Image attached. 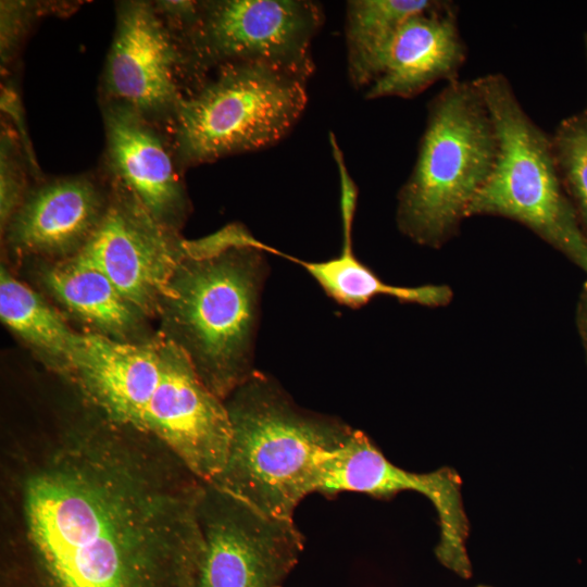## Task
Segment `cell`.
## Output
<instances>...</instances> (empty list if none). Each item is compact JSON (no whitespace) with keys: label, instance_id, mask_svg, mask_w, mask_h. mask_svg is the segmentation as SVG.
I'll return each mask as SVG.
<instances>
[{"label":"cell","instance_id":"1","mask_svg":"<svg viewBox=\"0 0 587 587\" xmlns=\"http://www.w3.org/2000/svg\"><path fill=\"white\" fill-rule=\"evenodd\" d=\"M0 587H183L205 482L77 399L1 457Z\"/></svg>","mask_w":587,"mask_h":587},{"label":"cell","instance_id":"2","mask_svg":"<svg viewBox=\"0 0 587 587\" xmlns=\"http://www.w3.org/2000/svg\"><path fill=\"white\" fill-rule=\"evenodd\" d=\"M268 249L238 224L202 238L174 271L159 305L157 330L223 401L254 371Z\"/></svg>","mask_w":587,"mask_h":587},{"label":"cell","instance_id":"3","mask_svg":"<svg viewBox=\"0 0 587 587\" xmlns=\"http://www.w3.org/2000/svg\"><path fill=\"white\" fill-rule=\"evenodd\" d=\"M224 403L229 446L223 470L210 483L267 516L294 521L301 500L315 492L321 463L354 428L302 410L258 371Z\"/></svg>","mask_w":587,"mask_h":587},{"label":"cell","instance_id":"4","mask_svg":"<svg viewBox=\"0 0 587 587\" xmlns=\"http://www.w3.org/2000/svg\"><path fill=\"white\" fill-rule=\"evenodd\" d=\"M426 117L414 166L398 193L397 225L413 241L439 247L488 179L498 140L474 79L446 84Z\"/></svg>","mask_w":587,"mask_h":587},{"label":"cell","instance_id":"5","mask_svg":"<svg viewBox=\"0 0 587 587\" xmlns=\"http://www.w3.org/2000/svg\"><path fill=\"white\" fill-rule=\"evenodd\" d=\"M474 82L490 113L498 153L466 217L497 215L520 222L587 273V234L562 183L551 136L526 113L503 74Z\"/></svg>","mask_w":587,"mask_h":587},{"label":"cell","instance_id":"6","mask_svg":"<svg viewBox=\"0 0 587 587\" xmlns=\"http://www.w3.org/2000/svg\"><path fill=\"white\" fill-rule=\"evenodd\" d=\"M309 77L264 62L220 66L179 103L172 127L182 167L268 148L308 102Z\"/></svg>","mask_w":587,"mask_h":587},{"label":"cell","instance_id":"7","mask_svg":"<svg viewBox=\"0 0 587 587\" xmlns=\"http://www.w3.org/2000/svg\"><path fill=\"white\" fill-rule=\"evenodd\" d=\"M198 74L238 62H264L310 78L312 41L324 23L312 0L166 1Z\"/></svg>","mask_w":587,"mask_h":587},{"label":"cell","instance_id":"8","mask_svg":"<svg viewBox=\"0 0 587 587\" xmlns=\"http://www.w3.org/2000/svg\"><path fill=\"white\" fill-rule=\"evenodd\" d=\"M202 82L180 25L164 1L115 3L99 103L124 104L171 132L180 101Z\"/></svg>","mask_w":587,"mask_h":587},{"label":"cell","instance_id":"9","mask_svg":"<svg viewBox=\"0 0 587 587\" xmlns=\"http://www.w3.org/2000/svg\"><path fill=\"white\" fill-rule=\"evenodd\" d=\"M198 524L183 587H282L304 546L294 521L267 516L212 483L203 485Z\"/></svg>","mask_w":587,"mask_h":587},{"label":"cell","instance_id":"10","mask_svg":"<svg viewBox=\"0 0 587 587\" xmlns=\"http://www.w3.org/2000/svg\"><path fill=\"white\" fill-rule=\"evenodd\" d=\"M110 180L104 216L77 254L102 271L128 301L155 321L171 276L200 248L202 238L189 240L160 224L127 187L112 176Z\"/></svg>","mask_w":587,"mask_h":587},{"label":"cell","instance_id":"11","mask_svg":"<svg viewBox=\"0 0 587 587\" xmlns=\"http://www.w3.org/2000/svg\"><path fill=\"white\" fill-rule=\"evenodd\" d=\"M461 487V478L453 469L409 472L391 463L364 433L354 429L321 463L315 492L334 496L353 491L379 498L403 490L420 492L433 503L438 515L440 536L435 550L438 560L458 575L469 577L470 525Z\"/></svg>","mask_w":587,"mask_h":587},{"label":"cell","instance_id":"12","mask_svg":"<svg viewBox=\"0 0 587 587\" xmlns=\"http://www.w3.org/2000/svg\"><path fill=\"white\" fill-rule=\"evenodd\" d=\"M111 180L105 170L34 178L1 230L5 251L18 264L58 261L86 246L107 211Z\"/></svg>","mask_w":587,"mask_h":587},{"label":"cell","instance_id":"13","mask_svg":"<svg viewBox=\"0 0 587 587\" xmlns=\"http://www.w3.org/2000/svg\"><path fill=\"white\" fill-rule=\"evenodd\" d=\"M99 104L105 139L100 165L160 224L180 233L191 202L171 132L124 104Z\"/></svg>","mask_w":587,"mask_h":587},{"label":"cell","instance_id":"14","mask_svg":"<svg viewBox=\"0 0 587 587\" xmlns=\"http://www.w3.org/2000/svg\"><path fill=\"white\" fill-rule=\"evenodd\" d=\"M165 374V339L159 332L145 344L80 334L65 383L85 405L141 432Z\"/></svg>","mask_w":587,"mask_h":587},{"label":"cell","instance_id":"15","mask_svg":"<svg viewBox=\"0 0 587 587\" xmlns=\"http://www.w3.org/2000/svg\"><path fill=\"white\" fill-rule=\"evenodd\" d=\"M466 55L458 7L438 0L409 17L378 51L366 74L364 98L410 99L438 82L458 80Z\"/></svg>","mask_w":587,"mask_h":587},{"label":"cell","instance_id":"16","mask_svg":"<svg viewBox=\"0 0 587 587\" xmlns=\"http://www.w3.org/2000/svg\"><path fill=\"white\" fill-rule=\"evenodd\" d=\"M35 263L39 291L78 333L123 344H145L158 334L151 320L82 255Z\"/></svg>","mask_w":587,"mask_h":587},{"label":"cell","instance_id":"17","mask_svg":"<svg viewBox=\"0 0 587 587\" xmlns=\"http://www.w3.org/2000/svg\"><path fill=\"white\" fill-rule=\"evenodd\" d=\"M0 317L47 371L67 379L80 333L39 290L20 280L4 264L0 270Z\"/></svg>","mask_w":587,"mask_h":587},{"label":"cell","instance_id":"18","mask_svg":"<svg viewBox=\"0 0 587 587\" xmlns=\"http://www.w3.org/2000/svg\"><path fill=\"white\" fill-rule=\"evenodd\" d=\"M355 205V190L342 172L341 212L344 246L341 253L323 262H307L283 252L278 255L299 264L336 302L352 309L366 304L376 296H389L403 302L438 307L448 303L451 290L446 286L399 287L384 283L353 253L351 229Z\"/></svg>","mask_w":587,"mask_h":587},{"label":"cell","instance_id":"19","mask_svg":"<svg viewBox=\"0 0 587 587\" xmlns=\"http://www.w3.org/2000/svg\"><path fill=\"white\" fill-rule=\"evenodd\" d=\"M438 0H351L346 5L347 70L352 85L363 89L367 71L378 51L411 16Z\"/></svg>","mask_w":587,"mask_h":587},{"label":"cell","instance_id":"20","mask_svg":"<svg viewBox=\"0 0 587 587\" xmlns=\"http://www.w3.org/2000/svg\"><path fill=\"white\" fill-rule=\"evenodd\" d=\"M551 140L564 188L587 229V108L563 118Z\"/></svg>","mask_w":587,"mask_h":587},{"label":"cell","instance_id":"21","mask_svg":"<svg viewBox=\"0 0 587 587\" xmlns=\"http://www.w3.org/2000/svg\"><path fill=\"white\" fill-rule=\"evenodd\" d=\"M30 155L17 132L2 120L0 134V230L22 203L34 178L41 173L34 168Z\"/></svg>","mask_w":587,"mask_h":587},{"label":"cell","instance_id":"22","mask_svg":"<svg viewBox=\"0 0 587 587\" xmlns=\"http://www.w3.org/2000/svg\"><path fill=\"white\" fill-rule=\"evenodd\" d=\"M1 70L8 72L17 58L23 42L43 15L66 13L74 4L66 2L1 1L0 2Z\"/></svg>","mask_w":587,"mask_h":587},{"label":"cell","instance_id":"23","mask_svg":"<svg viewBox=\"0 0 587 587\" xmlns=\"http://www.w3.org/2000/svg\"><path fill=\"white\" fill-rule=\"evenodd\" d=\"M579 328L587 350V291L584 294L579 309Z\"/></svg>","mask_w":587,"mask_h":587},{"label":"cell","instance_id":"24","mask_svg":"<svg viewBox=\"0 0 587 587\" xmlns=\"http://www.w3.org/2000/svg\"><path fill=\"white\" fill-rule=\"evenodd\" d=\"M584 48H585V57H586V64H587V32L584 36Z\"/></svg>","mask_w":587,"mask_h":587}]
</instances>
